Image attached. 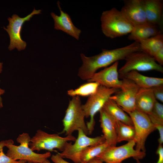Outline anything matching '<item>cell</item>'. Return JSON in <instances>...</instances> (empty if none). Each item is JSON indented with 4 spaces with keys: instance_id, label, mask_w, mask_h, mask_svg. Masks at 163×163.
<instances>
[{
    "instance_id": "cell-1",
    "label": "cell",
    "mask_w": 163,
    "mask_h": 163,
    "mask_svg": "<svg viewBox=\"0 0 163 163\" xmlns=\"http://www.w3.org/2000/svg\"><path fill=\"white\" fill-rule=\"evenodd\" d=\"M139 51H141L139 44L134 41L128 45L114 49H102L101 53L91 56L87 57L81 53L82 64L79 69L78 76L81 79L88 81L98 69L125 59L130 53Z\"/></svg>"
},
{
    "instance_id": "cell-2",
    "label": "cell",
    "mask_w": 163,
    "mask_h": 163,
    "mask_svg": "<svg viewBox=\"0 0 163 163\" xmlns=\"http://www.w3.org/2000/svg\"><path fill=\"white\" fill-rule=\"evenodd\" d=\"M101 21L103 33L111 39L129 34L134 27L120 11L115 8L103 11Z\"/></svg>"
},
{
    "instance_id": "cell-3",
    "label": "cell",
    "mask_w": 163,
    "mask_h": 163,
    "mask_svg": "<svg viewBox=\"0 0 163 163\" xmlns=\"http://www.w3.org/2000/svg\"><path fill=\"white\" fill-rule=\"evenodd\" d=\"M31 138L29 134L23 133L17 139L20 144L18 146L13 144L12 139L5 140V146L8 150L6 155L11 159L17 160H24L33 163H41L51 156L50 152L38 154L34 152L29 147Z\"/></svg>"
},
{
    "instance_id": "cell-4",
    "label": "cell",
    "mask_w": 163,
    "mask_h": 163,
    "mask_svg": "<svg viewBox=\"0 0 163 163\" xmlns=\"http://www.w3.org/2000/svg\"><path fill=\"white\" fill-rule=\"evenodd\" d=\"M82 105L79 96L72 97L69 101L62 120L63 129L60 133H65L66 136L72 135L74 131L81 129L87 135H89Z\"/></svg>"
},
{
    "instance_id": "cell-5",
    "label": "cell",
    "mask_w": 163,
    "mask_h": 163,
    "mask_svg": "<svg viewBox=\"0 0 163 163\" xmlns=\"http://www.w3.org/2000/svg\"><path fill=\"white\" fill-rule=\"evenodd\" d=\"M120 89L108 88L100 85L96 92L88 96L86 102L82 105L85 117H90L89 121L86 123L89 135L92 133L94 129L95 123L94 119L95 114L103 108L110 97Z\"/></svg>"
},
{
    "instance_id": "cell-6",
    "label": "cell",
    "mask_w": 163,
    "mask_h": 163,
    "mask_svg": "<svg viewBox=\"0 0 163 163\" xmlns=\"http://www.w3.org/2000/svg\"><path fill=\"white\" fill-rule=\"evenodd\" d=\"M76 138L72 135L62 137L59 134H49L39 129L35 135L31 138L29 145L33 151L39 152L42 150L53 152L57 149L61 152L69 141H75Z\"/></svg>"
},
{
    "instance_id": "cell-7",
    "label": "cell",
    "mask_w": 163,
    "mask_h": 163,
    "mask_svg": "<svg viewBox=\"0 0 163 163\" xmlns=\"http://www.w3.org/2000/svg\"><path fill=\"white\" fill-rule=\"evenodd\" d=\"M126 62L118 70L122 78L128 72L132 71H146L155 70L163 73L162 66L156 62L153 57L141 51L132 53L125 59Z\"/></svg>"
},
{
    "instance_id": "cell-8",
    "label": "cell",
    "mask_w": 163,
    "mask_h": 163,
    "mask_svg": "<svg viewBox=\"0 0 163 163\" xmlns=\"http://www.w3.org/2000/svg\"><path fill=\"white\" fill-rule=\"evenodd\" d=\"M135 145L133 140L119 146H110L96 157L105 163H121L131 157L136 160L142 159L145 157V152L135 149Z\"/></svg>"
},
{
    "instance_id": "cell-9",
    "label": "cell",
    "mask_w": 163,
    "mask_h": 163,
    "mask_svg": "<svg viewBox=\"0 0 163 163\" xmlns=\"http://www.w3.org/2000/svg\"><path fill=\"white\" fill-rule=\"evenodd\" d=\"M126 113L130 117L135 130V149L145 152L146 139L156 129L148 114L136 109Z\"/></svg>"
},
{
    "instance_id": "cell-10",
    "label": "cell",
    "mask_w": 163,
    "mask_h": 163,
    "mask_svg": "<svg viewBox=\"0 0 163 163\" xmlns=\"http://www.w3.org/2000/svg\"><path fill=\"white\" fill-rule=\"evenodd\" d=\"M78 131V137L74 143L73 144L71 142H68L64 150L61 153H58L62 158L69 159L75 163H80V155L86 148L105 142V139L103 135L90 137L81 129Z\"/></svg>"
},
{
    "instance_id": "cell-11",
    "label": "cell",
    "mask_w": 163,
    "mask_h": 163,
    "mask_svg": "<svg viewBox=\"0 0 163 163\" xmlns=\"http://www.w3.org/2000/svg\"><path fill=\"white\" fill-rule=\"evenodd\" d=\"M41 10L34 9L32 12L24 18H20L17 14H13L11 18L9 17L8 20L9 24L7 28H3L8 33L10 38V43L8 47L10 50L16 48L18 51L24 50L26 45V43L23 40L21 37L22 26L24 22L29 21L35 14L41 13Z\"/></svg>"
},
{
    "instance_id": "cell-12",
    "label": "cell",
    "mask_w": 163,
    "mask_h": 163,
    "mask_svg": "<svg viewBox=\"0 0 163 163\" xmlns=\"http://www.w3.org/2000/svg\"><path fill=\"white\" fill-rule=\"evenodd\" d=\"M122 78L120 89L110 98L126 112H132L136 109V98L140 88L131 80L125 78Z\"/></svg>"
},
{
    "instance_id": "cell-13",
    "label": "cell",
    "mask_w": 163,
    "mask_h": 163,
    "mask_svg": "<svg viewBox=\"0 0 163 163\" xmlns=\"http://www.w3.org/2000/svg\"><path fill=\"white\" fill-rule=\"evenodd\" d=\"M118 61L98 72H96L88 82H96L108 88L120 89L122 81L119 78Z\"/></svg>"
},
{
    "instance_id": "cell-14",
    "label": "cell",
    "mask_w": 163,
    "mask_h": 163,
    "mask_svg": "<svg viewBox=\"0 0 163 163\" xmlns=\"http://www.w3.org/2000/svg\"><path fill=\"white\" fill-rule=\"evenodd\" d=\"M120 11L134 26L147 23L143 0H126Z\"/></svg>"
},
{
    "instance_id": "cell-15",
    "label": "cell",
    "mask_w": 163,
    "mask_h": 163,
    "mask_svg": "<svg viewBox=\"0 0 163 163\" xmlns=\"http://www.w3.org/2000/svg\"><path fill=\"white\" fill-rule=\"evenodd\" d=\"M58 6L60 11L58 16L53 12L50 14L54 22V28L62 30L77 40L79 39L81 30L73 24L69 15L64 12L61 7L60 2H57Z\"/></svg>"
},
{
    "instance_id": "cell-16",
    "label": "cell",
    "mask_w": 163,
    "mask_h": 163,
    "mask_svg": "<svg viewBox=\"0 0 163 163\" xmlns=\"http://www.w3.org/2000/svg\"><path fill=\"white\" fill-rule=\"evenodd\" d=\"M99 112L101 126L105 142L111 146H116L117 143L116 120L103 108Z\"/></svg>"
},
{
    "instance_id": "cell-17",
    "label": "cell",
    "mask_w": 163,
    "mask_h": 163,
    "mask_svg": "<svg viewBox=\"0 0 163 163\" xmlns=\"http://www.w3.org/2000/svg\"><path fill=\"white\" fill-rule=\"evenodd\" d=\"M156 100L152 88H140L136 98V109L149 115Z\"/></svg>"
},
{
    "instance_id": "cell-18",
    "label": "cell",
    "mask_w": 163,
    "mask_h": 163,
    "mask_svg": "<svg viewBox=\"0 0 163 163\" xmlns=\"http://www.w3.org/2000/svg\"><path fill=\"white\" fill-rule=\"evenodd\" d=\"M147 23L159 26L162 20L163 4L160 0H143Z\"/></svg>"
},
{
    "instance_id": "cell-19",
    "label": "cell",
    "mask_w": 163,
    "mask_h": 163,
    "mask_svg": "<svg viewBox=\"0 0 163 163\" xmlns=\"http://www.w3.org/2000/svg\"><path fill=\"white\" fill-rule=\"evenodd\" d=\"M162 33L158 26L146 23L134 26L128 36L130 40L139 43L140 41Z\"/></svg>"
},
{
    "instance_id": "cell-20",
    "label": "cell",
    "mask_w": 163,
    "mask_h": 163,
    "mask_svg": "<svg viewBox=\"0 0 163 163\" xmlns=\"http://www.w3.org/2000/svg\"><path fill=\"white\" fill-rule=\"evenodd\" d=\"M121 78L131 80L140 88H151L163 85V78L145 76L136 71L128 72Z\"/></svg>"
},
{
    "instance_id": "cell-21",
    "label": "cell",
    "mask_w": 163,
    "mask_h": 163,
    "mask_svg": "<svg viewBox=\"0 0 163 163\" xmlns=\"http://www.w3.org/2000/svg\"><path fill=\"white\" fill-rule=\"evenodd\" d=\"M103 108L116 120L127 125L133 126L129 116L113 100L109 98L105 103Z\"/></svg>"
},
{
    "instance_id": "cell-22",
    "label": "cell",
    "mask_w": 163,
    "mask_h": 163,
    "mask_svg": "<svg viewBox=\"0 0 163 163\" xmlns=\"http://www.w3.org/2000/svg\"><path fill=\"white\" fill-rule=\"evenodd\" d=\"M141 51L153 57L160 49L163 48V35L160 34L139 43Z\"/></svg>"
},
{
    "instance_id": "cell-23",
    "label": "cell",
    "mask_w": 163,
    "mask_h": 163,
    "mask_svg": "<svg viewBox=\"0 0 163 163\" xmlns=\"http://www.w3.org/2000/svg\"><path fill=\"white\" fill-rule=\"evenodd\" d=\"M110 145L105 142L102 144L88 146L82 152L80 156V163H88L97 157Z\"/></svg>"
},
{
    "instance_id": "cell-24",
    "label": "cell",
    "mask_w": 163,
    "mask_h": 163,
    "mask_svg": "<svg viewBox=\"0 0 163 163\" xmlns=\"http://www.w3.org/2000/svg\"><path fill=\"white\" fill-rule=\"evenodd\" d=\"M116 125L117 143L134 140L135 132L133 126L126 125L117 120Z\"/></svg>"
},
{
    "instance_id": "cell-25",
    "label": "cell",
    "mask_w": 163,
    "mask_h": 163,
    "mask_svg": "<svg viewBox=\"0 0 163 163\" xmlns=\"http://www.w3.org/2000/svg\"><path fill=\"white\" fill-rule=\"evenodd\" d=\"M100 85L96 82H88L75 89L67 91V94L72 97L75 96H89L96 92Z\"/></svg>"
},
{
    "instance_id": "cell-26",
    "label": "cell",
    "mask_w": 163,
    "mask_h": 163,
    "mask_svg": "<svg viewBox=\"0 0 163 163\" xmlns=\"http://www.w3.org/2000/svg\"><path fill=\"white\" fill-rule=\"evenodd\" d=\"M148 115L153 124H163V104L156 100L151 113Z\"/></svg>"
},
{
    "instance_id": "cell-27",
    "label": "cell",
    "mask_w": 163,
    "mask_h": 163,
    "mask_svg": "<svg viewBox=\"0 0 163 163\" xmlns=\"http://www.w3.org/2000/svg\"><path fill=\"white\" fill-rule=\"evenodd\" d=\"M5 146V140L0 142V163H26L24 160H15L7 156L3 152V148Z\"/></svg>"
},
{
    "instance_id": "cell-28",
    "label": "cell",
    "mask_w": 163,
    "mask_h": 163,
    "mask_svg": "<svg viewBox=\"0 0 163 163\" xmlns=\"http://www.w3.org/2000/svg\"><path fill=\"white\" fill-rule=\"evenodd\" d=\"M156 99L163 102V85L151 88Z\"/></svg>"
},
{
    "instance_id": "cell-29",
    "label": "cell",
    "mask_w": 163,
    "mask_h": 163,
    "mask_svg": "<svg viewBox=\"0 0 163 163\" xmlns=\"http://www.w3.org/2000/svg\"><path fill=\"white\" fill-rule=\"evenodd\" d=\"M155 61L159 65H163V48L158 51L153 57Z\"/></svg>"
},
{
    "instance_id": "cell-30",
    "label": "cell",
    "mask_w": 163,
    "mask_h": 163,
    "mask_svg": "<svg viewBox=\"0 0 163 163\" xmlns=\"http://www.w3.org/2000/svg\"><path fill=\"white\" fill-rule=\"evenodd\" d=\"M51 159L54 163H70L64 160L58 153L55 155H52Z\"/></svg>"
},
{
    "instance_id": "cell-31",
    "label": "cell",
    "mask_w": 163,
    "mask_h": 163,
    "mask_svg": "<svg viewBox=\"0 0 163 163\" xmlns=\"http://www.w3.org/2000/svg\"><path fill=\"white\" fill-rule=\"evenodd\" d=\"M158 156V161L156 163H163V146L162 145H159L156 151Z\"/></svg>"
},
{
    "instance_id": "cell-32",
    "label": "cell",
    "mask_w": 163,
    "mask_h": 163,
    "mask_svg": "<svg viewBox=\"0 0 163 163\" xmlns=\"http://www.w3.org/2000/svg\"><path fill=\"white\" fill-rule=\"evenodd\" d=\"M88 163H104L97 157H95L89 161Z\"/></svg>"
},
{
    "instance_id": "cell-33",
    "label": "cell",
    "mask_w": 163,
    "mask_h": 163,
    "mask_svg": "<svg viewBox=\"0 0 163 163\" xmlns=\"http://www.w3.org/2000/svg\"><path fill=\"white\" fill-rule=\"evenodd\" d=\"M5 92V91L4 90L0 88V109L2 108L3 107L2 102V99L1 97V95L3 94Z\"/></svg>"
},
{
    "instance_id": "cell-34",
    "label": "cell",
    "mask_w": 163,
    "mask_h": 163,
    "mask_svg": "<svg viewBox=\"0 0 163 163\" xmlns=\"http://www.w3.org/2000/svg\"><path fill=\"white\" fill-rule=\"evenodd\" d=\"M3 63L0 62V73H1L2 71Z\"/></svg>"
},
{
    "instance_id": "cell-35",
    "label": "cell",
    "mask_w": 163,
    "mask_h": 163,
    "mask_svg": "<svg viewBox=\"0 0 163 163\" xmlns=\"http://www.w3.org/2000/svg\"><path fill=\"white\" fill-rule=\"evenodd\" d=\"M41 163H51L48 159H46L43 162Z\"/></svg>"
},
{
    "instance_id": "cell-36",
    "label": "cell",
    "mask_w": 163,
    "mask_h": 163,
    "mask_svg": "<svg viewBox=\"0 0 163 163\" xmlns=\"http://www.w3.org/2000/svg\"><path fill=\"white\" fill-rule=\"evenodd\" d=\"M136 163H142L140 161V160H139L136 159Z\"/></svg>"
},
{
    "instance_id": "cell-37",
    "label": "cell",
    "mask_w": 163,
    "mask_h": 163,
    "mask_svg": "<svg viewBox=\"0 0 163 163\" xmlns=\"http://www.w3.org/2000/svg\"><path fill=\"white\" fill-rule=\"evenodd\" d=\"M28 163H33L30 162H28Z\"/></svg>"
}]
</instances>
